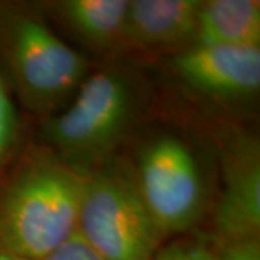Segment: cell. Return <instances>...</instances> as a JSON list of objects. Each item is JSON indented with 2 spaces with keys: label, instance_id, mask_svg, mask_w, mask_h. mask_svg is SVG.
I'll return each instance as SVG.
<instances>
[{
  "label": "cell",
  "instance_id": "30bf717a",
  "mask_svg": "<svg viewBox=\"0 0 260 260\" xmlns=\"http://www.w3.org/2000/svg\"><path fill=\"white\" fill-rule=\"evenodd\" d=\"M194 44L260 47V2L203 0Z\"/></svg>",
  "mask_w": 260,
  "mask_h": 260
},
{
  "label": "cell",
  "instance_id": "8992f818",
  "mask_svg": "<svg viewBox=\"0 0 260 260\" xmlns=\"http://www.w3.org/2000/svg\"><path fill=\"white\" fill-rule=\"evenodd\" d=\"M178 81L215 102H244L260 90V47L191 44L171 58Z\"/></svg>",
  "mask_w": 260,
  "mask_h": 260
},
{
  "label": "cell",
  "instance_id": "7c38bea8",
  "mask_svg": "<svg viewBox=\"0 0 260 260\" xmlns=\"http://www.w3.org/2000/svg\"><path fill=\"white\" fill-rule=\"evenodd\" d=\"M215 249L201 240H178L159 249L152 260H214Z\"/></svg>",
  "mask_w": 260,
  "mask_h": 260
},
{
  "label": "cell",
  "instance_id": "7a4b0ae2",
  "mask_svg": "<svg viewBox=\"0 0 260 260\" xmlns=\"http://www.w3.org/2000/svg\"><path fill=\"white\" fill-rule=\"evenodd\" d=\"M143 87L123 65L91 71L64 107L49 116L41 138L67 165L90 172L109 162L139 117Z\"/></svg>",
  "mask_w": 260,
  "mask_h": 260
},
{
  "label": "cell",
  "instance_id": "9c48e42d",
  "mask_svg": "<svg viewBox=\"0 0 260 260\" xmlns=\"http://www.w3.org/2000/svg\"><path fill=\"white\" fill-rule=\"evenodd\" d=\"M130 0H59L48 3L52 15L94 51L124 47Z\"/></svg>",
  "mask_w": 260,
  "mask_h": 260
},
{
  "label": "cell",
  "instance_id": "4fadbf2b",
  "mask_svg": "<svg viewBox=\"0 0 260 260\" xmlns=\"http://www.w3.org/2000/svg\"><path fill=\"white\" fill-rule=\"evenodd\" d=\"M41 260H104L93 247L75 232L67 242L58 246Z\"/></svg>",
  "mask_w": 260,
  "mask_h": 260
},
{
  "label": "cell",
  "instance_id": "5bb4252c",
  "mask_svg": "<svg viewBox=\"0 0 260 260\" xmlns=\"http://www.w3.org/2000/svg\"><path fill=\"white\" fill-rule=\"evenodd\" d=\"M214 260H260V239H249L220 244Z\"/></svg>",
  "mask_w": 260,
  "mask_h": 260
},
{
  "label": "cell",
  "instance_id": "8fae6325",
  "mask_svg": "<svg viewBox=\"0 0 260 260\" xmlns=\"http://www.w3.org/2000/svg\"><path fill=\"white\" fill-rule=\"evenodd\" d=\"M19 120L16 107L10 99L6 84L0 77V167L10 155L18 139Z\"/></svg>",
  "mask_w": 260,
  "mask_h": 260
},
{
  "label": "cell",
  "instance_id": "3957f363",
  "mask_svg": "<svg viewBox=\"0 0 260 260\" xmlns=\"http://www.w3.org/2000/svg\"><path fill=\"white\" fill-rule=\"evenodd\" d=\"M0 51L25 106L41 116L59 112L91 73V62L65 44L32 8L0 15Z\"/></svg>",
  "mask_w": 260,
  "mask_h": 260
},
{
  "label": "cell",
  "instance_id": "6da1fadb",
  "mask_svg": "<svg viewBox=\"0 0 260 260\" xmlns=\"http://www.w3.org/2000/svg\"><path fill=\"white\" fill-rule=\"evenodd\" d=\"M85 174L48 149L28 155L0 191V249L41 260L77 232Z\"/></svg>",
  "mask_w": 260,
  "mask_h": 260
},
{
  "label": "cell",
  "instance_id": "277c9868",
  "mask_svg": "<svg viewBox=\"0 0 260 260\" xmlns=\"http://www.w3.org/2000/svg\"><path fill=\"white\" fill-rule=\"evenodd\" d=\"M77 232L104 260H152L165 237L133 172L112 162L85 172Z\"/></svg>",
  "mask_w": 260,
  "mask_h": 260
},
{
  "label": "cell",
  "instance_id": "5b68a950",
  "mask_svg": "<svg viewBox=\"0 0 260 260\" xmlns=\"http://www.w3.org/2000/svg\"><path fill=\"white\" fill-rule=\"evenodd\" d=\"M140 195L164 236L184 233L205 211L207 182L192 146L174 133L143 143L133 172Z\"/></svg>",
  "mask_w": 260,
  "mask_h": 260
},
{
  "label": "cell",
  "instance_id": "9a60e30c",
  "mask_svg": "<svg viewBox=\"0 0 260 260\" xmlns=\"http://www.w3.org/2000/svg\"><path fill=\"white\" fill-rule=\"evenodd\" d=\"M0 260H22V259H19V257H16V256H13V254H10V253H8V251H5L0 249Z\"/></svg>",
  "mask_w": 260,
  "mask_h": 260
},
{
  "label": "cell",
  "instance_id": "52a82bcc",
  "mask_svg": "<svg viewBox=\"0 0 260 260\" xmlns=\"http://www.w3.org/2000/svg\"><path fill=\"white\" fill-rule=\"evenodd\" d=\"M223 192L214 215L220 244L260 239V148L249 133H232L220 142Z\"/></svg>",
  "mask_w": 260,
  "mask_h": 260
},
{
  "label": "cell",
  "instance_id": "ba28073f",
  "mask_svg": "<svg viewBox=\"0 0 260 260\" xmlns=\"http://www.w3.org/2000/svg\"><path fill=\"white\" fill-rule=\"evenodd\" d=\"M203 0H130L124 47L140 51L182 49L194 44Z\"/></svg>",
  "mask_w": 260,
  "mask_h": 260
}]
</instances>
